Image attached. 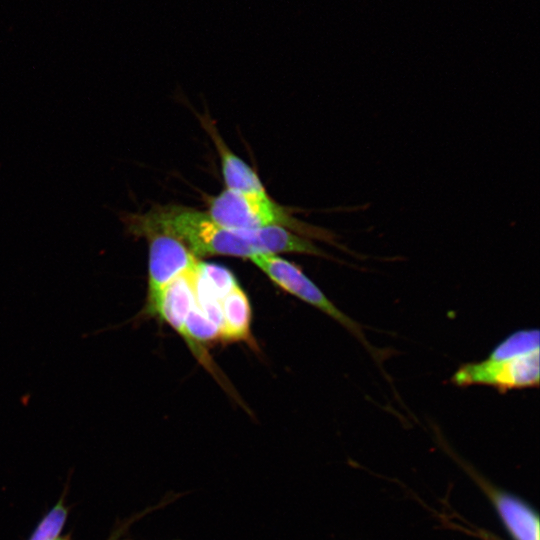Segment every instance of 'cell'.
<instances>
[{
	"label": "cell",
	"mask_w": 540,
	"mask_h": 540,
	"mask_svg": "<svg viewBox=\"0 0 540 540\" xmlns=\"http://www.w3.org/2000/svg\"><path fill=\"white\" fill-rule=\"evenodd\" d=\"M222 324L220 338L227 341H251V307L249 300L236 283L220 302Z\"/></svg>",
	"instance_id": "7"
},
{
	"label": "cell",
	"mask_w": 540,
	"mask_h": 540,
	"mask_svg": "<svg viewBox=\"0 0 540 540\" xmlns=\"http://www.w3.org/2000/svg\"><path fill=\"white\" fill-rule=\"evenodd\" d=\"M68 510L60 499L39 522L29 540H55L67 519Z\"/></svg>",
	"instance_id": "9"
},
{
	"label": "cell",
	"mask_w": 540,
	"mask_h": 540,
	"mask_svg": "<svg viewBox=\"0 0 540 540\" xmlns=\"http://www.w3.org/2000/svg\"><path fill=\"white\" fill-rule=\"evenodd\" d=\"M250 260L277 286L338 321L370 349L360 326L339 310L295 264L276 254H259Z\"/></svg>",
	"instance_id": "5"
},
{
	"label": "cell",
	"mask_w": 540,
	"mask_h": 540,
	"mask_svg": "<svg viewBox=\"0 0 540 540\" xmlns=\"http://www.w3.org/2000/svg\"><path fill=\"white\" fill-rule=\"evenodd\" d=\"M539 331L520 330L501 341L482 361L466 363L452 376L460 387L487 385L507 391L539 385Z\"/></svg>",
	"instance_id": "2"
},
{
	"label": "cell",
	"mask_w": 540,
	"mask_h": 540,
	"mask_svg": "<svg viewBox=\"0 0 540 540\" xmlns=\"http://www.w3.org/2000/svg\"><path fill=\"white\" fill-rule=\"evenodd\" d=\"M207 214L218 224L233 230H258L284 227L291 231L319 238L315 228L293 218L267 193H241L225 189L209 201Z\"/></svg>",
	"instance_id": "3"
},
{
	"label": "cell",
	"mask_w": 540,
	"mask_h": 540,
	"mask_svg": "<svg viewBox=\"0 0 540 540\" xmlns=\"http://www.w3.org/2000/svg\"><path fill=\"white\" fill-rule=\"evenodd\" d=\"M149 245L148 289L143 313L154 316L165 288L177 277L196 267L198 258L177 238L161 233L146 232Z\"/></svg>",
	"instance_id": "4"
},
{
	"label": "cell",
	"mask_w": 540,
	"mask_h": 540,
	"mask_svg": "<svg viewBox=\"0 0 540 540\" xmlns=\"http://www.w3.org/2000/svg\"><path fill=\"white\" fill-rule=\"evenodd\" d=\"M220 155L221 170L227 190L241 193H267L255 170L234 154L217 135L210 130Z\"/></svg>",
	"instance_id": "8"
},
{
	"label": "cell",
	"mask_w": 540,
	"mask_h": 540,
	"mask_svg": "<svg viewBox=\"0 0 540 540\" xmlns=\"http://www.w3.org/2000/svg\"><path fill=\"white\" fill-rule=\"evenodd\" d=\"M55 540H70V539L68 538V536H65V537H58Z\"/></svg>",
	"instance_id": "10"
},
{
	"label": "cell",
	"mask_w": 540,
	"mask_h": 540,
	"mask_svg": "<svg viewBox=\"0 0 540 540\" xmlns=\"http://www.w3.org/2000/svg\"><path fill=\"white\" fill-rule=\"evenodd\" d=\"M471 475L490 499L512 540H540L538 514L526 501L494 487L475 472Z\"/></svg>",
	"instance_id": "6"
},
{
	"label": "cell",
	"mask_w": 540,
	"mask_h": 540,
	"mask_svg": "<svg viewBox=\"0 0 540 540\" xmlns=\"http://www.w3.org/2000/svg\"><path fill=\"white\" fill-rule=\"evenodd\" d=\"M127 232L141 236L146 232L169 234L196 256H235L251 258L259 254L301 253L324 256L307 237L284 227L242 231L221 226L207 212L168 205L155 206L145 213H123Z\"/></svg>",
	"instance_id": "1"
}]
</instances>
